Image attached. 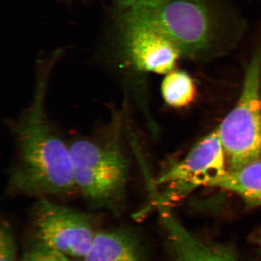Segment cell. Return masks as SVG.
Returning <instances> with one entry per match:
<instances>
[{"label": "cell", "mask_w": 261, "mask_h": 261, "mask_svg": "<svg viewBox=\"0 0 261 261\" xmlns=\"http://www.w3.org/2000/svg\"><path fill=\"white\" fill-rule=\"evenodd\" d=\"M258 243L259 244H260V247H261V230H260V232H259V234H258Z\"/></svg>", "instance_id": "15"}, {"label": "cell", "mask_w": 261, "mask_h": 261, "mask_svg": "<svg viewBox=\"0 0 261 261\" xmlns=\"http://www.w3.org/2000/svg\"><path fill=\"white\" fill-rule=\"evenodd\" d=\"M171 261H239L230 247L209 243L190 232L166 206L158 207Z\"/></svg>", "instance_id": "8"}, {"label": "cell", "mask_w": 261, "mask_h": 261, "mask_svg": "<svg viewBox=\"0 0 261 261\" xmlns=\"http://www.w3.org/2000/svg\"><path fill=\"white\" fill-rule=\"evenodd\" d=\"M119 3H121L123 8H130L134 5L140 4L143 2L149 1V0H118Z\"/></svg>", "instance_id": "14"}, {"label": "cell", "mask_w": 261, "mask_h": 261, "mask_svg": "<svg viewBox=\"0 0 261 261\" xmlns=\"http://www.w3.org/2000/svg\"><path fill=\"white\" fill-rule=\"evenodd\" d=\"M217 130L228 169L261 159V48L247 65L238 102Z\"/></svg>", "instance_id": "4"}, {"label": "cell", "mask_w": 261, "mask_h": 261, "mask_svg": "<svg viewBox=\"0 0 261 261\" xmlns=\"http://www.w3.org/2000/svg\"><path fill=\"white\" fill-rule=\"evenodd\" d=\"M33 242L83 260L99 230L93 219L82 211L39 198L31 214Z\"/></svg>", "instance_id": "5"}, {"label": "cell", "mask_w": 261, "mask_h": 261, "mask_svg": "<svg viewBox=\"0 0 261 261\" xmlns=\"http://www.w3.org/2000/svg\"><path fill=\"white\" fill-rule=\"evenodd\" d=\"M128 61L139 71L166 75L173 71L181 51L167 37L137 24H123Z\"/></svg>", "instance_id": "7"}, {"label": "cell", "mask_w": 261, "mask_h": 261, "mask_svg": "<svg viewBox=\"0 0 261 261\" xmlns=\"http://www.w3.org/2000/svg\"><path fill=\"white\" fill-rule=\"evenodd\" d=\"M227 168L226 153L216 128L201 139L185 159L160 175L155 185L164 187L165 192L156 200V205L167 206L198 187H213Z\"/></svg>", "instance_id": "6"}, {"label": "cell", "mask_w": 261, "mask_h": 261, "mask_svg": "<svg viewBox=\"0 0 261 261\" xmlns=\"http://www.w3.org/2000/svg\"><path fill=\"white\" fill-rule=\"evenodd\" d=\"M46 97L47 87L41 81L13 126L15 159L8 185L11 194L47 198L77 192L69 145L49 120Z\"/></svg>", "instance_id": "1"}, {"label": "cell", "mask_w": 261, "mask_h": 261, "mask_svg": "<svg viewBox=\"0 0 261 261\" xmlns=\"http://www.w3.org/2000/svg\"><path fill=\"white\" fill-rule=\"evenodd\" d=\"M238 195L249 207L261 206V159L228 169L213 185Z\"/></svg>", "instance_id": "10"}, {"label": "cell", "mask_w": 261, "mask_h": 261, "mask_svg": "<svg viewBox=\"0 0 261 261\" xmlns=\"http://www.w3.org/2000/svg\"><path fill=\"white\" fill-rule=\"evenodd\" d=\"M82 261H148L140 233L124 226L99 230Z\"/></svg>", "instance_id": "9"}, {"label": "cell", "mask_w": 261, "mask_h": 261, "mask_svg": "<svg viewBox=\"0 0 261 261\" xmlns=\"http://www.w3.org/2000/svg\"><path fill=\"white\" fill-rule=\"evenodd\" d=\"M21 261H75L61 252L40 243L32 241L25 250Z\"/></svg>", "instance_id": "12"}, {"label": "cell", "mask_w": 261, "mask_h": 261, "mask_svg": "<svg viewBox=\"0 0 261 261\" xmlns=\"http://www.w3.org/2000/svg\"><path fill=\"white\" fill-rule=\"evenodd\" d=\"M163 79L161 93L163 99L173 108L186 107L195 99L197 89L195 82L189 73L173 70Z\"/></svg>", "instance_id": "11"}, {"label": "cell", "mask_w": 261, "mask_h": 261, "mask_svg": "<svg viewBox=\"0 0 261 261\" xmlns=\"http://www.w3.org/2000/svg\"><path fill=\"white\" fill-rule=\"evenodd\" d=\"M122 20L161 33L189 57L209 50L217 25L205 0H149L127 8Z\"/></svg>", "instance_id": "3"}, {"label": "cell", "mask_w": 261, "mask_h": 261, "mask_svg": "<svg viewBox=\"0 0 261 261\" xmlns=\"http://www.w3.org/2000/svg\"><path fill=\"white\" fill-rule=\"evenodd\" d=\"M0 261H16V245L14 233L8 221L3 220L0 226Z\"/></svg>", "instance_id": "13"}, {"label": "cell", "mask_w": 261, "mask_h": 261, "mask_svg": "<svg viewBox=\"0 0 261 261\" xmlns=\"http://www.w3.org/2000/svg\"><path fill=\"white\" fill-rule=\"evenodd\" d=\"M125 140L123 116L116 113L104 130L69 145L76 191L94 209H123L132 166Z\"/></svg>", "instance_id": "2"}]
</instances>
